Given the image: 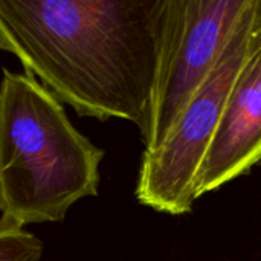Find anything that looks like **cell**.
I'll return each mask as SVG.
<instances>
[{"instance_id": "cell-1", "label": "cell", "mask_w": 261, "mask_h": 261, "mask_svg": "<svg viewBox=\"0 0 261 261\" xmlns=\"http://www.w3.org/2000/svg\"><path fill=\"white\" fill-rule=\"evenodd\" d=\"M162 0L0 2V50L80 116L147 130Z\"/></svg>"}, {"instance_id": "cell-2", "label": "cell", "mask_w": 261, "mask_h": 261, "mask_svg": "<svg viewBox=\"0 0 261 261\" xmlns=\"http://www.w3.org/2000/svg\"><path fill=\"white\" fill-rule=\"evenodd\" d=\"M104 151L69 121L60 101L28 73L0 83V217L24 228L61 222L98 194Z\"/></svg>"}, {"instance_id": "cell-3", "label": "cell", "mask_w": 261, "mask_h": 261, "mask_svg": "<svg viewBox=\"0 0 261 261\" xmlns=\"http://www.w3.org/2000/svg\"><path fill=\"white\" fill-rule=\"evenodd\" d=\"M260 21L261 0H251L222 58L185 106L167 138L158 148L144 151L136 185V199L144 206L171 216L193 210L199 199V170Z\"/></svg>"}, {"instance_id": "cell-4", "label": "cell", "mask_w": 261, "mask_h": 261, "mask_svg": "<svg viewBox=\"0 0 261 261\" xmlns=\"http://www.w3.org/2000/svg\"><path fill=\"white\" fill-rule=\"evenodd\" d=\"M251 0H162L145 151L158 148L228 47Z\"/></svg>"}, {"instance_id": "cell-5", "label": "cell", "mask_w": 261, "mask_h": 261, "mask_svg": "<svg viewBox=\"0 0 261 261\" xmlns=\"http://www.w3.org/2000/svg\"><path fill=\"white\" fill-rule=\"evenodd\" d=\"M261 161V21L228 95L197 177L202 197L246 174Z\"/></svg>"}, {"instance_id": "cell-6", "label": "cell", "mask_w": 261, "mask_h": 261, "mask_svg": "<svg viewBox=\"0 0 261 261\" xmlns=\"http://www.w3.org/2000/svg\"><path fill=\"white\" fill-rule=\"evenodd\" d=\"M41 242L24 228L0 217V261H41Z\"/></svg>"}]
</instances>
